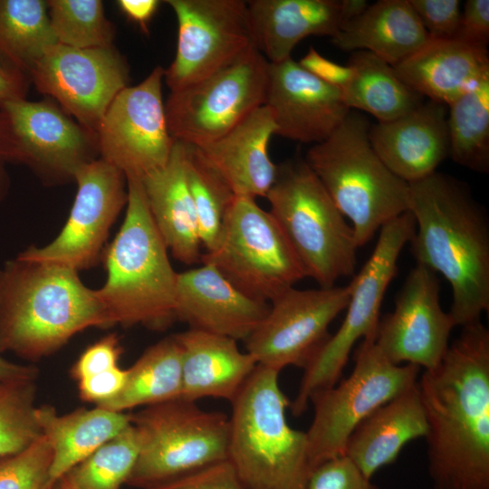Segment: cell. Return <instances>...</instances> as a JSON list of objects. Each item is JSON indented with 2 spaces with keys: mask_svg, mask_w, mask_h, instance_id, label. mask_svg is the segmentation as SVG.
<instances>
[{
  "mask_svg": "<svg viewBox=\"0 0 489 489\" xmlns=\"http://www.w3.org/2000/svg\"><path fill=\"white\" fill-rule=\"evenodd\" d=\"M417 386L434 489H489V331L480 320L462 327Z\"/></svg>",
  "mask_w": 489,
  "mask_h": 489,
  "instance_id": "obj_1",
  "label": "cell"
},
{
  "mask_svg": "<svg viewBox=\"0 0 489 489\" xmlns=\"http://www.w3.org/2000/svg\"><path fill=\"white\" fill-rule=\"evenodd\" d=\"M416 222L409 241L418 264L440 273L452 288L455 327L489 310V221L466 184L435 171L409 184Z\"/></svg>",
  "mask_w": 489,
  "mask_h": 489,
  "instance_id": "obj_2",
  "label": "cell"
},
{
  "mask_svg": "<svg viewBox=\"0 0 489 489\" xmlns=\"http://www.w3.org/2000/svg\"><path fill=\"white\" fill-rule=\"evenodd\" d=\"M1 271L0 353L34 361L80 331L112 326L96 290L74 269L17 255Z\"/></svg>",
  "mask_w": 489,
  "mask_h": 489,
  "instance_id": "obj_3",
  "label": "cell"
},
{
  "mask_svg": "<svg viewBox=\"0 0 489 489\" xmlns=\"http://www.w3.org/2000/svg\"><path fill=\"white\" fill-rule=\"evenodd\" d=\"M123 223L103 254L104 285L96 290L112 326L161 331L177 321V273L150 215L140 180L127 179Z\"/></svg>",
  "mask_w": 489,
  "mask_h": 489,
  "instance_id": "obj_4",
  "label": "cell"
},
{
  "mask_svg": "<svg viewBox=\"0 0 489 489\" xmlns=\"http://www.w3.org/2000/svg\"><path fill=\"white\" fill-rule=\"evenodd\" d=\"M279 373L257 364L231 402L227 460L245 489H305L313 471L306 432L287 422Z\"/></svg>",
  "mask_w": 489,
  "mask_h": 489,
  "instance_id": "obj_5",
  "label": "cell"
},
{
  "mask_svg": "<svg viewBox=\"0 0 489 489\" xmlns=\"http://www.w3.org/2000/svg\"><path fill=\"white\" fill-rule=\"evenodd\" d=\"M369 128L364 115L350 110L340 125L304 157L337 208L350 221L358 247L409 210V184L378 156L369 138Z\"/></svg>",
  "mask_w": 489,
  "mask_h": 489,
  "instance_id": "obj_6",
  "label": "cell"
},
{
  "mask_svg": "<svg viewBox=\"0 0 489 489\" xmlns=\"http://www.w3.org/2000/svg\"><path fill=\"white\" fill-rule=\"evenodd\" d=\"M265 197L306 277L330 288L354 274L359 247L353 229L304 158L277 165Z\"/></svg>",
  "mask_w": 489,
  "mask_h": 489,
  "instance_id": "obj_7",
  "label": "cell"
},
{
  "mask_svg": "<svg viewBox=\"0 0 489 489\" xmlns=\"http://www.w3.org/2000/svg\"><path fill=\"white\" fill-rule=\"evenodd\" d=\"M139 454L127 484L148 489L227 459L229 417L184 398L130 413Z\"/></svg>",
  "mask_w": 489,
  "mask_h": 489,
  "instance_id": "obj_8",
  "label": "cell"
},
{
  "mask_svg": "<svg viewBox=\"0 0 489 489\" xmlns=\"http://www.w3.org/2000/svg\"><path fill=\"white\" fill-rule=\"evenodd\" d=\"M200 262L245 295L266 302L306 277L273 216L247 197L235 196L216 245L202 253Z\"/></svg>",
  "mask_w": 489,
  "mask_h": 489,
  "instance_id": "obj_9",
  "label": "cell"
},
{
  "mask_svg": "<svg viewBox=\"0 0 489 489\" xmlns=\"http://www.w3.org/2000/svg\"><path fill=\"white\" fill-rule=\"evenodd\" d=\"M415 230L416 222L410 211L379 229L370 257L349 284L350 300L342 324L304 369L298 393L290 404L293 416L305 412L314 392L338 382L359 340H375L382 300L397 273L401 250L409 243Z\"/></svg>",
  "mask_w": 489,
  "mask_h": 489,
  "instance_id": "obj_10",
  "label": "cell"
},
{
  "mask_svg": "<svg viewBox=\"0 0 489 489\" xmlns=\"http://www.w3.org/2000/svg\"><path fill=\"white\" fill-rule=\"evenodd\" d=\"M418 372L416 365L391 363L375 340H363L350 375L310 397L314 415L306 436L312 468L343 455L355 428L377 408L414 386Z\"/></svg>",
  "mask_w": 489,
  "mask_h": 489,
  "instance_id": "obj_11",
  "label": "cell"
},
{
  "mask_svg": "<svg viewBox=\"0 0 489 489\" xmlns=\"http://www.w3.org/2000/svg\"><path fill=\"white\" fill-rule=\"evenodd\" d=\"M270 62L253 48L220 71L171 91L165 111L175 140L202 147L264 105Z\"/></svg>",
  "mask_w": 489,
  "mask_h": 489,
  "instance_id": "obj_12",
  "label": "cell"
},
{
  "mask_svg": "<svg viewBox=\"0 0 489 489\" xmlns=\"http://www.w3.org/2000/svg\"><path fill=\"white\" fill-rule=\"evenodd\" d=\"M0 134L5 162L25 165L50 182L73 179L99 153L97 135L49 101L3 103Z\"/></svg>",
  "mask_w": 489,
  "mask_h": 489,
  "instance_id": "obj_13",
  "label": "cell"
},
{
  "mask_svg": "<svg viewBox=\"0 0 489 489\" xmlns=\"http://www.w3.org/2000/svg\"><path fill=\"white\" fill-rule=\"evenodd\" d=\"M164 70L157 66L139 84L123 89L107 109L96 132L101 158L126 179L142 180L163 168L172 152L162 101Z\"/></svg>",
  "mask_w": 489,
  "mask_h": 489,
  "instance_id": "obj_14",
  "label": "cell"
},
{
  "mask_svg": "<svg viewBox=\"0 0 489 489\" xmlns=\"http://www.w3.org/2000/svg\"><path fill=\"white\" fill-rule=\"evenodd\" d=\"M177 21L176 55L164 70L170 91L232 64L255 48L243 0H168Z\"/></svg>",
  "mask_w": 489,
  "mask_h": 489,
  "instance_id": "obj_15",
  "label": "cell"
},
{
  "mask_svg": "<svg viewBox=\"0 0 489 489\" xmlns=\"http://www.w3.org/2000/svg\"><path fill=\"white\" fill-rule=\"evenodd\" d=\"M350 300L349 285L298 290L273 300L260 324L244 340L257 364L281 371L305 369L330 338L328 328Z\"/></svg>",
  "mask_w": 489,
  "mask_h": 489,
  "instance_id": "obj_16",
  "label": "cell"
},
{
  "mask_svg": "<svg viewBox=\"0 0 489 489\" xmlns=\"http://www.w3.org/2000/svg\"><path fill=\"white\" fill-rule=\"evenodd\" d=\"M30 74L40 92L53 98L64 112L95 134L110 104L129 80L127 62L112 46L81 49L56 43Z\"/></svg>",
  "mask_w": 489,
  "mask_h": 489,
  "instance_id": "obj_17",
  "label": "cell"
},
{
  "mask_svg": "<svg viewBox=\"0 0 489 489\" xmlns=\"http://www.w3.org/2000/svg\"><path fill=\"white\" fill-rule=\"evenodd\" d=\"M73 179L77 182V193L60 234L47 245H32L18 256L78 272L98 262L110 228L127 204V179L121 171L101 158L81 166Z\"/></svg>",
  "mask_w": 489,
  "mask_h": 489,
  "instance_id": "obj_18",
  "label": "cell"
},
{
  "mask_svg": "<svg viewBox=\"0 0 489 489\" xmlns=\"http://www.w3.org/2000/svg\"><path fill=\"white\" fill-rule=\"evenodd\" d=\"M436 273L417 264L408 273L397 299L395 309L379 321L375 343L393 364L436 368L448 347L455 327L439 302Z\"/></svg>",
  "mask_w": 489,
  "mask_h": 489,
  "instance_id": "obj_19",
  "label": "cell"
},
{
  "mask_svg": "<svg viewBox=\"0 0 489 489\" xmlns=\"http://www.w3.org/2000/svg\"><path fill=\"white\" fill-rule=\"evenodd\" d=\"M275 135L301 143L326 139L350 112L341 90L304 70L291 58L269 65L265 102Z\"/></svg>",
  "mask_w": 489,
  "mask_h": 489,
  "instance_id": "obj_20",
  "label": "cell"
},
{
  "mask_svg": "<svg viewBox=\"0 0 489 489\" xmlns=\"http://www.w3.org/2000/svg\"><path fill=\"white\" fill-rule=\"evenodd\" d=\"M269 307L243 293L210 264L177 273L176 316L189 329L244 341Z\"/></svg>",
  "mask_w": 489,
  "mask_h": 489,
  "instance_id": "obj_21",
  "label": "cell"
},
{
  "mask_svg": "<svg viewBox=\"0 0 489 489\" xmlns=\"http://www.w3.org/2000/svg\"><path fill=\"white\" fill-rule=\"evenodd\" d=\"M447 106L425 100L408 113L370 125L369 138L378 156L410 184L436 171L449 156Z\"/></svg>",
  "mask_w": 489,
  "mask_h": 489,
  "instance_id": "obj_22",
  "label": "cell"
},
{
  "mask_svg": "<svg viewBox=\"0 0 489 489\" xmlns=\"http://www.w3.org/2000/svg\"><path fill=\"white\" fill-rule=\"evenodd\" d=\"M273 135V115L263 105L220 139L197 148L235 196L255 199L265 197L276 178L277 165L268 151Z\"/></svg>",
  "mask_w": 489,
  "mask_h": 489,
  "instance_id": "obj_23",
  "label": "cell"
},
{
  "mask_svg": "<svg viewBox=\"0 0 489 489\" xmlns=\"http://www.w3.org/2000/svg\"><path fill=\"white\" fill-rule=\"evenodd\" d=\"M393 68L422 97L448 107L489 76V55L487 48L455 38H430Z\"/></svg>",
  "mask_w": 489,
  "mask_h": 489,
  "instance_id": "obj_24",
  "label": "cell"
},
{
  "mask_svg": "<svg viewBox=\"0 0 489 489\" xmlns=\"http://www.w3.org/2000/svg\"><path fill=\"white\" fill-rule=\"evenodd\" d=\"M175 337L181 351V398L232 402L257 365L231 338L189 328Z\"/></svg>",
  "mask_w": 489,
  "mask_h": 489,
  "instance_id": "obj_25",
  "label": "cell"
},
{
  "mask_svg": "<svg viewBox=\"0 0 489 489\" xmlns=\"http://www.w3.org/2000/svg\"><path fill=\"white\" fill-rule=\"evenodd\" d=\"M427 422L417 383L367 417L350 436L344 455L369 479L398 459L410 441L425 437Z\"/></svg>",
  "mask_w": 489,
  "mask_h": 489,
  "instance_id": "obj_26",
  "label": "cell"
},
{
  "mask_svg": "<svg viewBox=\"0 0 489 489\" xmlns=\"http://www.w3.org/2000/svg\"><path fill=\"white\" fill-rule=\"evenodd\" d=\"M148 206L167 248L185 264L202 253L194 202L186 177V146L176 140L167 164L141 180Z\"/></svg>",
  "mask_w": 489,
  "mask_h": 489,
  "instance_id": "obj_27",
  "label": "cell"
},
{
  "mask_svg": "<svg viewBox=\"0 0 489 489\" xmlns=\"http://www.w3.org/2000/svg\"><path fill=\"white\" fill-rule=\"evenodd\" d=\"M247 8L255 48L271 63L291 58L310 35L333 37L340 28V1L252 0Z\"/></svg>",
  "mask_w": 489,
  "mask_h": 489,
  "instance_id": "obj_28",
  "label": "cell"
},
{
  "mask_svg": "<svg viewBox=\"0 0 489 489\" xmlns=\"http://www.w3.org/2000/svg\"><path fill=\"white\" fill-rule=\"evenodd\" d=\"M430 39L409 0H379L331 38L339 49L367 51L391 66L401 62Z\"/></svg>",
  "mask_w": 489,
  "mask_h": 489,
  "instance_id": "obj_29",
  "label": "cell"
},
{
  "mask_svg": "<svg viewBox=\"0 0 489 489\" xmlns=\"http://www.w3.org/2000/svg\"><path fill=\"white\" fill-rule=\"evenodd\" d=\"M35 416L52 448L50 474L54 482L130 424V413L97 406L61 416L53 407L43 405L37 406Z\"/></svg>",
  "mask_w": 489,
  "mask_h": 489,
  "instance_id": "obj_30",
  "label": "cell"
},
{
  "mask_svg": "<svg viewBox=\"0 0 489 489\" xmlns=\"http://www.w3.org/2000/svg\"><path fill=\"white\" fill-rule=\"evenodd\" d=\"M347 65L352 78L341 91L350 110L366 111L378 122H387L408 113L425 101L400 79L393 66L369 52H353Z\"/></svg>",
  "mask_w": 489,
  "mask_h": 489,
  "instance_id": "obj_31",
  "label": "cell"
},
{
  "mask_svg": "<svg viewBox=\"0 0 489 489\" xmlns=\"http://www.w3.org/2000/svg\"><path fill=\"white\" fill-rule=\"evenodd\" d=\"M127 369L121 391L97 407L125 412L181 398V351L175 335L148 348Z\"/></svg>",
  "mask_w": 489,
  "mask_h": 489,
  "instance_id": "obj_32",
  "label": "cell"
},
{
  "mask_svg": "<svg viewBox=\"0 0 489 489\" xmlns=\"http://www.w3.org/2000/svg\"><path fill=\"white\" fill-rule=\"evenodd\" d=\"M56 43L46 1L0 0V55L18 70L30 73Z\"/></svg>",
  "mask_w": 489,
  "mask_h": 489,
  "instance_id": "obj_33",
  "label": "cell"
},
{
  "mask_svg": "<svg viewBox=\"0 0 489 489\" xmlns=\"http://www.w3.org/2000/svg\"><path fill=\"white\" fill-rule=\"evenodd\" d=\"M449 157L478 173L489 171V76L447 107Z\"/></svg>",
  "mask_w": 489,
  "mask_h": 489,
  "instance_id": "obj_34",
  "label": "cell"
},
{
  "mask_svg": "<svg viewBox=\"0 0 489 489\" xmlns=\"http://www.w3.org/2000/svg\"><path fill=\"white\" fill-rule=\"evenodd\" d=\"M185 146L187 181L195 206L201 245L208 252L217 242L225 214L235 194L197 147Z\"/></svg>",
  "mask_w": 489,
  "mask_h": 489,
  "instance_id": "obj_35",
  "label": "cell"
},
{
  "mask_svg": "<svg viewBox=\"0 0 489 489\" xmlns=\"http://www.w3.org/2000/svg\"><path fill=\"white\" fill-rule=\"evenodd\" d=\"M139 446L138 435L129 424L64 477L77 489H120L134 467Z\"/></svg>",
  "mask_w": 489,
  "mask_h": 489,
  "instance_id": "obj_36",
  "label": "cell"
},
{
  "mask_svg": "<svg viewBox=\"0 0 489 489\" xmlns=\"http://www.w3.org/2000/svg\"><path fill=\"white\" fill-rule=\"evenodd\" d=\"M58 43L81 49L111 47L114 30L100 0L46 1Z\"/></svg>",
  "mask_w": 489,
  "mask_h": 489,
  "instance_id": "obj_37",
  "label": "cell"
},
{
  "mask_svg": "<svg viewBox=\"0 0 489 489\" xmlns=\"http://www.w3.org/2000/svg\"><path fill=\"white\" fill-rule=\"evenodd\" d=\"M35 379L0 382V459L19 453L41 436Z\"/></svg>",
  "mask_w": 489,
  "mask_h": 489,
  "instance_id": "obj_38",
  "label": "cell"
},
{
  "mask_svg": "<svg viewBox=\"0 0 489 489\" xmlns=\"http://www.w3.org/2000/svg\"><path fill=\"white\" fill-rule=\"evenodd\" d=\"M53 452L41 436L23 451L0 459V489H53Z\"/></svg>",
  "mask_w": 489,
  "mask_h": 489,
  "instance_id": "obj_39",
  "label": "cell"
},
{
  "mask_svg": "<svg viewBox=\"0 0 489 489\" xmlns=\"http://www.w3.org/2000/svg\"><path fill=\"white\" fill-rule=\"evenodd\" d=\"M305 489H379L345 455L329 459L312 472Z\"/></svg>",
  "mask_w": 489,
  "mask_h": 489,
  "instance_id": "obj_40",
  "label": "cell"
},
{
  "mask_svg": "<svg viewBox=\"0 0 489 489\" xmlns=\"http://www.w3.org/2000/svg\"><path fill=\"white\" fill-rule=\"evenodd\" d=\"M430 38H455L461 20L458 0H409Z\"/></svg>",
  "mask_w": 489,
  "mask_h": 489,
  "instance_id": "obj_41",
  "label": "cell"
},
{
  "mask_svg": "<svg viewBox=\"0 0 489 489\" xmlns=\"http://www.w3.org/2000/svg\"><path fill=\"white\" fill-rule=\"evenodd\" d=\"M148 489H245L225 459Z\"/></svg>",
  "mask_w": 489,
  "mask_h": 489,
  "instance_id": "obj_42",
  "label": "cell"
},
{
  "mask_svg": "<svg viewBox=\"0 0 489 489\" xmlns=\"http://www.w3.org/2000/svg\"><path fill=\"white\" fill-rule=\"evenodd\" d=\"M121 355L119 338L109 334L89 346L77 359L71 369L75 380L101 373L118 365Z\"/></svg>",
  "mask_w": 489,
  "mask_h": 489,
  "instance_id": "obj_43",
  "label": "cell"
},
{
  "mask_svg": "<svg viewBox=\"0 0 489 489\" xmlns=\"http://www.w3.org/2000/svg\"><path fill=\"white\" fill-rule=\"evenodd\" d=\"M455 39L487 48L489 42V1L467 0L461 13Z\"/></svg>",
  "mask_w": 489,
  "mask_h": 489,
  "instance_id": "obj_44",
  "label": "cell"
},
{
  "mask_svg": "<svg viewBox=\"0 0 489 489\" xmlns=\"http://www.w3.org/2000/svg\"><path fill=\"white\" fill-rule=\"evenodd\" d=\"M128 369L117 366L78 380L80 398L86 402L99 405L117 396L123 388Z\"/></svg>",
  "mask_w": 489,
  "mask_h": 489,
  "instance_id": "obj_45",
  "label": "cell"
},
{
  "mask_svg": "<svg viewBox=\"0 0 489 489\" xmlns=\"http://www.w3.org/2000/svg\"><path fill=\"white\" fill-rule=\"evenodd\" d=\"M298 63L316 78L341 91L352 78V71L348 65H340L323 57L312 46Z\"/></svg>",
  "mask_w": 489,
  "mask_h": 489,
  "instance_id": "obj_46",
  "label": "cell"
},
{
  "mask_svg": "<svg viewBox=\"0 0 489 489\" xmlns=\"http://www.w3.org/2000/svg\"><path fill=\"white\" fill-rule=\"evenodd\" d=\"M0 55V106L9 101L25 99L28 83L25 75Z\"/></svg>",
  "mask_w": 489,
  "mask_h": 489,
  "instance_id": "obj_47",
  "label": "cell"
},
{
  "mask_svg": "<svg viewBox=\"0 0 489 489\" xmlns=\"http://www.w3.org/2000/svg\"><path fill=\"white\" fill-rule=\"evenodd\" d=\"M117 3L129 19L147 32V25L160 2L157 0H120Z\"/></svg>",
  "mask_w": 489,
  "mask_h": 489,
  "instance_id": "obj_48",
  "label": "cell"
},
{
  "mask_svg": "<svg viewBox=\"0 0 489 489\" xmlns=\"http://www.w3.org/2000/svg\"><path fill=\"white\" fill-rule=\"evenodd\" d=\"M2 285V271L0 269V292ZM38 370L32 365L11 362L0 356V382L23 379H35Z\"/></svg>",
  "mask_w": 489,
  "mask_h": 489,
  "instance_id": "obj_49",
  "label": "cell"
},
{
  "mask_svg": "<svg viewBox=\"0 0 489 489\" xmlns=\"http://www.w3.org/2000/svg\"><path fill=\"white\" fill-rule=\"evenodd\" d=\"M369 5L366 0L340 1V27L362 14Z\"/></svg>",
  "mask_w": 489,
  "mask_h": 489,
  "instance_id": "obj_50",
  "label": "cell"
},
{
  "mask_svg": "<svg viewBox=\"0 0 489 489\" xmlns=\"http://www.w3.org/2000/svg\"><path fill=\"white\" fill-rule=\"evenodd\" d=\"M5 160L2 152L1 134H0V201L5 197L9 187V178L5 168Z\"/></svg>",
  "mask_w": 489,
  "mask_h": 489,
  "instance_id": "obj_51",
  "label": "cell"
},
{
  "mask_svg": "<svg viewBox=\"0 0 489 489\" xmlns=\"http://www.w3.org/2000/svg\"><path fill=\"white\" fill-rule=\"evenodd\" d=\"M53 489H77V488L74 487L64 476H62L54 483Z\"/></svg>",
  "mask_w": 489,
  "mask_h": 489,
  "instance_id": "obj_52",
  "label": "cell"
}]
</instances>
